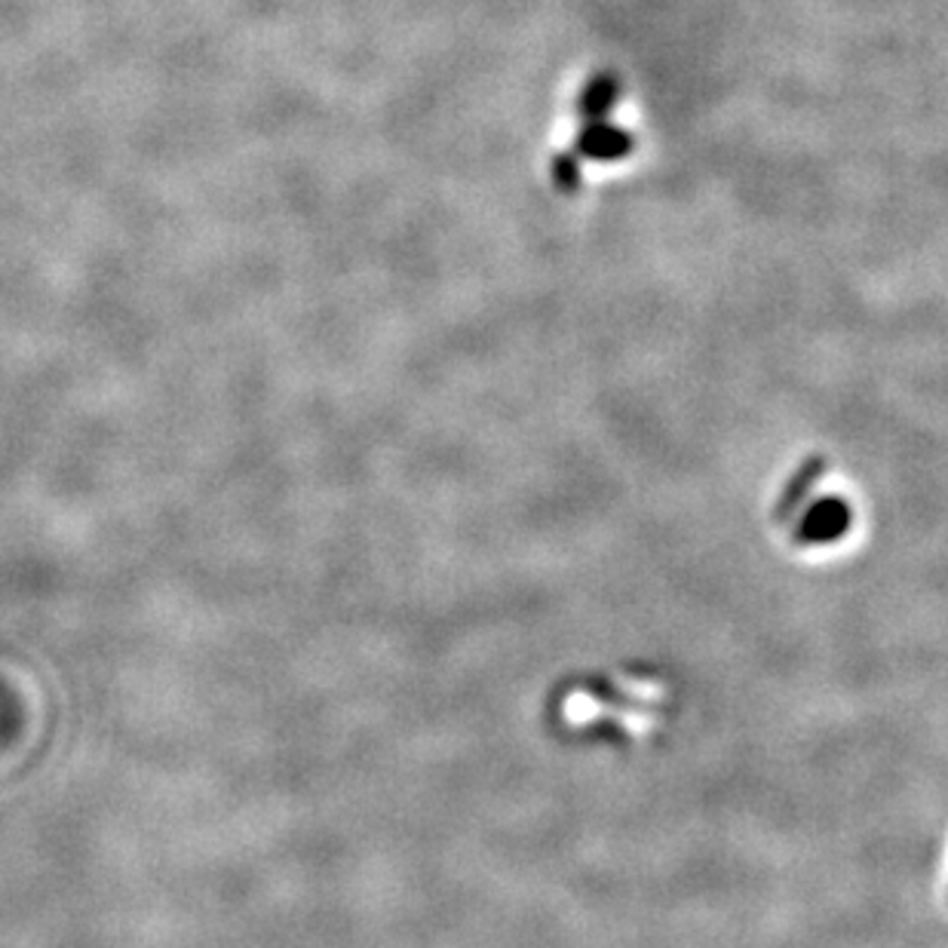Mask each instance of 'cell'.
Wrapping results in <instances>:
<instances>
[{
	"label": "cell",
	"mask_w": 948,
	"mask_h": 948,
	"mask_svg": "<svg viewBox=\"0 0 948 948\" xmlns=\"http://www.w3.org/2000/svg\"><path fill=\"white\" fill-rule=\"evenodd\" d=\"M819 470H823V464H819V460H814V464H807V470H802V473H799V479L792 482V489L785 491V497L780 501V507H777V519H780V523H785V519L795 513V504H799L802 497H807L811 482H814V476H817Z\"/></svg>",
	"instance_id": "7a4b0ae2"
},
{
	"label": "cell",
	"mask_w": 948,
	"mask_h": 948,
	"mask_svg": "<svg viewBox=\"0 0 948 948\" xmlns=\"http://www.w3.org/2000/svg\"><path fill=\"white\" fill-rule=\"evenodd\" d=\"M848 523H851L848 507H844L841 501H826V504H819V507H814L811 513H807V519L802 523V531H799V535H802V540H807V543H814V540H832L848 528Z\"/></svg>",
	"instance_id": "6da1fadb"
}]
</instances>
